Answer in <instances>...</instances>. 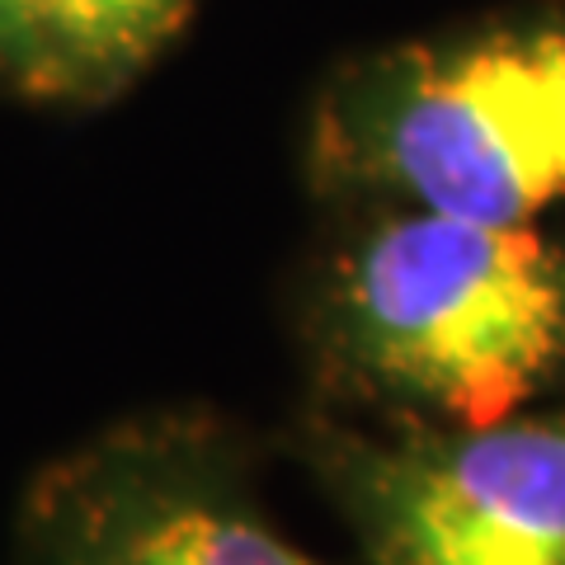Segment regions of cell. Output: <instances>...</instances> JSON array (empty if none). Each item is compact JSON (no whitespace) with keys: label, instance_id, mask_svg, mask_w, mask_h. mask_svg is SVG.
<instances>
[{"label":"cell","instance_id":"1","mask_svg":"<svg viewBox=\"0 0 565 565\" xmlns=\"http://www.w3.org/2000/svg\"><path fill=\"white\" fill-rule=\"evenodd\" d=\"M302 405L476 429L565 401V226L330 207L297 282Z\"/></svg>","mask_w":565,"mask_h":565},{"label":"cell","instance_id":"2","mask_svg":"<svg viewBox=\"0 0 565 565\" xmlns=\"http://www.w3.org/2000/svg\"><path fill=\"white\" fill-rule=\"evenodd\" d=\"M302 174L330 207L556 222L565 207V10L486 14L373 47L321 81Z\"/></svg>","mask_w":565,"mask_h":565},{"label":"cell","instance_id":"3","mask_svg":"<svg viewBox=\"0 0 565 565\" xmlns=\"http://www.w3.org/2000/svg\"><path fill=\"white\" fill-rule=\"evenodd\" d=\"M292 452L367 565H565V401L476 429L302 405Z\"/></svg>","mask_w":565,"mask_h":565},{"label":"cell","instance_id":"4","mask_svg":"<svg viewBox=\"0 0 565 565\" xmlns=\"http://www.w3.org/2000/svg\"><path fill=\"white\" fill-rule=\"evenodd\" d=\"M241 424L156 405L47 471L29 509L33 565H321L264 500Z\"/></svg>","mask_w":565,"mask_h":565},{"label":"cell","instance_id":"5","mask_svg":"<svg viewBox=\"0 0 565 565\" xmlns=\"http://www.w3.org/2000/svg\"><path fill=\"white\" fill-rule=\"evenodd\" d=\"M199 0H43L29 95L109 104L174 47Z\"/></svg>","mask_w":565,"mask_h":565},{"label":"cell","instance_id":"6","mask_svg":"<svg viewBox=\"0 0 565 565\" xmlns=\"http://www.w3.org/2000/svg\"><path fill=\"white\" fill-rule=\"evenodd\" d=\"M43 39V0H0V85L29 90Z\"/></svg>","mask_w":565,"mask_h":565}]
</instances>
